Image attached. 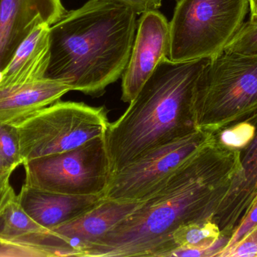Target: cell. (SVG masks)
<instances>
[{
	"label": "cell",
	"mask_w": 257,
	"mask_h": 257,
	"mask_svg": "<svg viewBox=\"0 0 257 257\" xmlns=\"http://www.w3.org/2000/svg\"><path fill=\"white\" fill-rule=\"evenodd\" d=\"M238 152L212 134L127 218L90 244L83 256H167L178 229L213 220L238 168Z\"/></svg>",
	"instance_id": "cell-1"
},
{
	"label": "cell",
	"mask_w": 257,
	"mask_h": 257,
	"mask_svg": "<svg viewBox=\"0 0 257 257\" xmlns=\"http://www.w3.org/2000/svg\"><path fill=\"white\" fill-rule=\"evenodd\" d=\"M136 14L113 0H90L50 26L45 78L100 96L123 75L136 37Z\"/></svg>",
	"instance_id": "cell-2"
},
{
	"label": "cell",
	"mask_w": 257,
	"mask_h": 257,
	"mask_svg": "<svg viewBox=\"0 0 257 257\" xmlns=\"http://www.w3.org/2000/svg\"><path fill=\"white\" fill-rule=\"evenodd\" d=\"M210 58L162 60L104 135L111 175L151 151L199 129L193 101Z\"/></svg>",
	"instance_id": "cell-3"
},
{
	"label": "cell",
	"mask_w": 257,
	"mask_h": 257,
	"mask_svg": "<svg viewBox=\"0 0 257 257\" xmlns=\"http://www.w3.org/2000/svg\"><path fill=\"white\" fill-rule=\"evenodd\" d=\"M199 129L216 134L257 118V57L224 51L209 59L193 101Z\"/></svg>",
	"instance_id": "cell-4"
},
{
	"label": "cell",
	"mask_w": 257,
	"mask_h": 257,
	"mask_svg": "<svg viewBox=\"0 0 257 257\" xmlns=\"http://www.w3.org/2000/svg\"><path fill=\"white\" fill-rule=\"evenodd\" d=\"M249 8V0H178L169 23V59L218 55L244 24Z\"/></svg>",
	"instance_id": "cell-5"
},
{
	"label": "cell",
	"mask_w": 257,
	"mask_h": 257,
	"mask_svg": "<svg viewBox=\"0 0 257 257\" xmlns=\"http://www.w3.org/2000/svg\"><path fill=\"white\" fill-rule=\"evenodd\" d=\"M109 124L104 107L57 101L15 125L23 164L104 137Z\"/></svg>",
	"instance_id": "cell-6"
},
{
	"label": "cell",
	"mask_w": 257,
	"mask_h": 257,
	"mask_svg": "<svg viewBox=\"0 0 257 257\" xmlns=\"http://www.w3.org/2000/svg\"><path fill=\"white\" fill-rule=\"evenodd\" d=\"M23 165L25 185L70 196L103 197L111 177L104 137Z\"/></svg>",
	"instance_id": "cell-7"
},
{
	"label": "cell",
	"mask_w": 257,
	"mask_h": 257,
	"mask_svg": "<svg viewBox=\"0 0 257 257\" xmlns=\"http://www.w3.org/2000/svg\"><path fill=\"white\" fill-rule=\"evenodd\" d=\"M211 137V133L197 129L145 154L111 175L102 198L123 202L144 200Z\"/></svg>",
	"instance_id": "cell-8"
},
{
	"label": "cell",
	"mask_w": 257,
	"mask_h": 257,
	"mask_svg": "<svg viewBox=\"0 0 257 257\" xmlns=\"http://www.w3.org/2000/svg\"><path fill=\"white\" fill-rule=\"evenodd\" d=\"M141 202H123L102 198L97 206L82 215L49 229L45 243L54 256H82L92 243L127 218Z\"/></svg>",
	"instance_id": "cell-9"
},
{
	"label": "cell",
	"mask_w": 257,
	"mask_h": 257,
	"mask_svg": "<svg viewBox=\"0 0 257 257\" xmlns=\"http://www.w3.org/2000/svg\"><path fill=\"white\" fill-rule=\"evenodd\" d=\"M127 66L122 75L121 100L130 103L159 63L169 58L170 27L157 10L142 14Z\"/></svg>",
	"instance_id": "cell-10"
},
{
	"label": "cell",
	"mask_w": 257,
	"mask_h": 257,
	"mask_svg": "<svg viewBox=\"0 0 257 257\" xmlns=\"http://www.w3.org/2000/svg\"><path fill=\"white\" fill-rule=\"evenodd\" d=\"M66 13L60 0H0V74L36 26L52 25Z\"/></svg>",
	"instance_id": "cell-11"
},
{
	"label": "cell",
	"mask_w": 257,
	"mask_h": 257,
	"mask_svg": "<svg viewBox=\"0 0 257 257\" xmlns=\"http://www.w3.org/2000/svg\"><path fill=\"white\" fill-rule=\"evenodd\" d=\"M250 123L256 128L254 136L240 149L238 168L212 220L220 235L229 238L257 200V118Z\"/></svg>",
	"instance_id": "cell-12"
},
{
	"label": "cell",
	"mask_w": 257,
	"mask_h": 257,
	"mask_svg": "<svg viewBox=\"0 0 257 257\" xmlns=\"http://www.w3.org/2000/svg\"><path fill=\"white\" fill-rule=\"evenodd\" d=\"M102 196L60 194L33 188L23 184L18 200L36 223L51 229L67 223L97 206Z\"/></svg>",
	"instance_id": "cell-13"
},
{
	"label": "cell",
	"mask_w": 257,
	"mask_h": 257,
	"mask_svg": "<svg viewBox=\"0 0 257 257\" xmlns=\"http://www.w3.org/2000/svg\"><path fill=\"white\" fill-rule=\"evenodd\" d=\"M71 91L63 81L48 78L1 85L0 123L18 125Z\"/></svg>",
	"instance_id": "cell-14"
},
{
	"label": "cell",
	"mask_w": 257,
	"mask_h": 257,
	"mask_svg": "<svg viewBox=\"0 0 257 257\" xmlns=\"http://www.w3.org/2000/svg\"><path fill=\"white\" fill-rule=\"evenodd\" d=\"M50 25L41 24L20 44L0 74V86L45 78L50 56Z\"/></svg>",
	"instance_id": "cell-15"
},
{
	"label": "cell",
	"mask_w": 257,
	"mask_h": 257,
	"mask_svg": "<svg viewBox=\"0 0 257 257\" xmlns=\"http://www.w3.org/2000/svg\"><path fill=\"white\" fill-rule=\"evenodd\" d=\"M48 232L23 209L18 197L0 217V241H39Z\"/></svg>",
	"instance_id": "cell-16"
},
{
	"label": "cell",
	"mask_w": 257,
	"mask_h": 257,
	"mask_svg": "<svg viewBox=\"0 0 257 257\" xmlns=\"http://www.w3.org/2000/svg\"><path fill=\"white\" fill-rule=\"evenodd\" d=\"M223 51L257 57V20L250 19L244 23Z\"/></svg>",
	"instance_id": "cell-17"
},
{
	"label": "cell",
	"mask_w": 257,
	"mask_h": 257,
	"mask_svg": "<svg viewBox=\"0 0 257 257\" xmlns=\"http://www.w3.org/2000/svg\"><path fill=\"white\" fill-rule=\"evenodd\" d=\"M0 155L13 170L23 165L19 139L15 125L0 123Z\"/></svg>",
	"instance_id": "cell-18"
},
{
	"label": "cell",
	"mask_w": 257,
	"mask_h": 257,
	"mask_svg": "<svg viewBox=\"0 0 257 257\" xmlns=\"http://www.w3.org/2000/svg\"><path fill=\"white\" fill-rule=\"evenodd\" d=\"M255 125L244 122L212 134L221 144L240 150L247 146L255 134Z\"/></svg>",
	"instance_id": "cell-19"
},
{
	"label": "cell",
	"mask_w": 257,
	"mask_h": 257,
	"mask_svg": "<svg viewBox=\"0 0 257 257\" xmlns=\"http://www.w3.org/2000/svg\"><path fill=\"white\" fill-rule=\"evenodd\" d=\"M257 225V200L250 211L246 214L239 226L229 238L226 247L220 252L217 257H226V255L243 239L244 236Z\"/></svg>",
	"instance_id": "cell-20"
},
{
	"label": "cell",
	"mask_w": 257,
	"mask_h": 257,
	"mask_svg": "<svg viewBox=\"0 0 257 257\" xmlns=\"http://www.w3.org/2000/svg\"><path fill=\"white\" fill-rule=\"evenodd\" d=\"M254 256H257V225L226 255V257Z\"/></svg>",
	"instance_id": "cell-21"
},
{
	"label": "cell",
	"mask_w": 257,
	"mask_h": 257,
	"mask_svg": "<svg viewBox=\"0 0 257 257\" xmlns=\"http://www.w3.org/2000/svg\"><path fill=\"white\" fill-rule=\"evenodd\" d=\"M12 175L0 176V217L6 208L18 197L10 182Z\"/></svg>",
	"instance_id": "cell-22"
},
{
	"label": "cell",
	"mask_w": 257,
	"mask_h": 257,
	"mask_svg": "<svg viewBox=\"0 0 257 257\" xmlns=\"http://www.w3.org/2000/svg\"><path fill=\"white\" fill-rule=\"evenodd\" d=\"M113 1L127 6L136 15H142L145 12L158 10L161 7L163 0H113Z\"/></svg>",
	"instance_id": "cell-23"
},
{
	"label": "cell",
	"mask_w": 257,
	"mask_h": 257,
	"mask_svg": "<svg viewBox=\"0 0 257 257\" xmlns=\"http://www.w3.org/2000/svg\"><path fill=\"white\" fill-rule=\"evenodd\" d=\"M14 172L15 170L9 167V166L3 161L1 155H0V176H2V175H12Z\"/></svg>",
	"instance_id": "cell-24"
},
{
	"label": "cell",
	"mask_w": 257,
	"mask_h": 257,
	"mask_svg": "<svg viewBox=\"0 0 257 257\" xmlns=\"http://www.w3.org/2000/svg\"><path fill=\"white\" fill-rule=\"evenodd\" d=\"M249 5H250V15H251L257 10V0H249Z\"/></svg>",
	"instance_id": "cell-25"
},
{
	"label": "cell",
	"mask_w": 257,
	"mask_h": 257,
	"mask_svg": "<svg viewBox=\"0 0 257 257\" xmlns=\"http://www.w3.org/2000/svg\"><path fill=\"white\" fill-rule=\"evenodd\" d=\"M250 19L257 20V10L254 12V13L251 14V15H250Z\"/></svg>",
	"instance_id": "cell-26"
}]
</instances>
